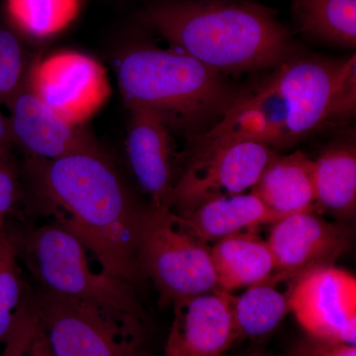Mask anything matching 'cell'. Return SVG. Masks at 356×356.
<instances>
[{"label": "cell", "instance_id": "25", "mask_svg": "<svg viewBox=\"0 0 356 356\" xmlns=\"http://www.w3.org/2000/svg\"><path fill=\"white\" fill-rule=\"evenodd\" d=\"M37 325L38 318L33 309L30 294H25L0 356H28Z\"/></svg>", "mask_w": 356, "mask_h": 356}, {"label": "cell", "instance_id": "29", "mask_svg": "<svg viewBox=\"0 0 356 356\" xmlns=\"http://www.w3.org/2000/svg\"><path fill=\"white\" fill-rule=\"evenodd\" d=\"M163 356H191L184 350L179 339L172 329H170L168 343H166L165 355Z\"/></svg>", "mask_w": 356, "mask_h": 356}, {"label": "cell", "instance_id": "12", "mask_svg": "<svg viewBox=\"0 0 356 356\" xmlns=\"http://www.w3.org/2000/svg\"><path fill=\"white\" fill-rule=\"evenodd\" d=\"M6 105L13 142L37 159L53 161L72 154L102 153L88 133L51 111L26 81Z\"/></svg>", "mask_w": 356, "mask_h": 356}, {"label": "cell", "instance_id": "24", "mask_svg": "<svg viewBox=\"0 0 356 356\" xmlns=\"http://www.w3.org/2000/svg\"><path fill=\"white\" fill-rule=\"evenodd\" d=\"M356 110V57L339 60L332 86L327 123L351 118Z\"/></svg>", "mask_w": 356, "mask_h": 356}, {"label": "cell", "instance_id": "2", "mask_svg": "<svg viewBox=\"0 0 356 356\" xmlns=\"http://www.w3.org/2000/svg\"><path fill=\"white\" fill-rule=\"evenodd\" d=\"M144 19L178 50L222 74L275 67L289 54V32L259 4L177 0L152 7Z\"/></svg>", "mask_w": 356, "mask_h": 356}, {"label": "cell", "instance_id": "7", "mask_svg": "<svg viewBox=\"0 0 356 356\" xmlns=\"http://www.w3.org/2000/svg\"><path fill=\"white\" fill-rule=\"evenodd\" d=\"M140 262L145 277L151 278L158 289L161 303L175 305L220 289L209 245L185 228L168 208L147 207Z\"/></svg>", "mask_w": 356, "mask_h": 356}, {"label": "cell", "instance_id": "31", "mask_svg": "<svg viewBox=\"0 0 356 356\" xmlns=\"http://www.w3.org/2000/svg\"><path fill=\"white\" fill-rule=\"evenodd\" d=\"M11 165L9 163L8 156L6 152L0 151V170L3 168H10Z\"/></svg>", "mask_w": 356, "mask_h": 356}, {"label": "cell", "instance_id": "14", "mask_svg": "<svg viewBox=\"0 0 356 356\" xmlns=\"http://www.w3.org/2000/svg\"><path fill=\"white\" fill-rule=\"evenodd\" d=\"M234 295L215 291L175 304L172 329L191 356H222L238 341Z\"/></svg>", "mask_w": 356, "mask_h": 356}, {"label": "cell", "instance_id": "15", "mask_svg": "<svg viewBox=\"0 0 356 356\" xmlns=\"http://www.w3.org/2000/svg\"><path fill=\"white\" fill-rule=\"evenodd\" d=\"M177 216L185 228L207 243L284 218L252 192L210 199Z\"/></svg>", "mask_w": 356, "mask_h": 356}, {"label": "cell", "instance_id": "30", "mask_svg": "<svg viewBox=\"0 0 356 356\" xmlns=\"http://www.w3.org/2000/svg\"><path fill=\"white\" fill-rule=\"evenodd\" d=\"M11 142H13V140L8 118L4 117L0 111V151L6 152L7 153Z\"/></svg>", "mask_w": 356, "mask_h": 356}, {"label": "cell", "instance_id": "33", "mask_svg": "<svg viewBox=\"0 0 356 356\" xmlns=\"http://www.w3.org/2000/svg\"><path fill=\"white\" fill-rule=\"evenodd\" d=\"M137 356H153V355H152L151 353H149V351H147L146 350H143Z\"/></svg>", "mask_w": 356, "mask_h": 356}, {"label": "cell", "instance_id": "26", "mask_svg": "<svg viewBox=\"0 0 356 356\" xmlns=\"http://www.w3.org/2000/svg\"><path fill=\"white\" fill-rule=\"evenodd\" d=\"M287 356H356V346L306 334L295 341Z\"/></svg>", "mask_w": 356, "mask_h": 356}, {"label": "cell", "instance_id": "10", "mask_svg": "<svg viewBox=\"0 0 356 356\" xmlns=\"http://www.w3.org/2000/svg\"><path fill=\"white\" fill-rule=\"evenodd\" d=\"M353 241L350 226L329 222L316 212L283 218L273 224L266 240L275 267L266 283H291L314 269L334 266L353 247Z\"/></svg>", "mask_w": 356, "mask_h": 356}, {"label": "cell", "instance_id": "28", "mask_svg": "<svg viewBox=\"0 0 356 356\" xmlns=\"http://www.w3.org/2000/svg\"><path fill=\"white\" fill-rule=\"evenodd\" d=\"M28 356H54L50 346H49L48 339H47L46 334L39 322L37 325L36 332L33 337Z\"/></svg>", "mask_w": 356, "mask_h": 356}, {"label": "cell", "instance_id": "27", "mask_svg": "<svg viewBox=\"0 0 356 356\" xmlns=\"http://www.w3.org/2000/svg\"><path fill=\"white\" fill-rule=\"evenodd\" d=\"M17 199V182L13 166L0 170V238L8 233L7 218Z\"/></svg>", "mask_w": 356, "mask_h": 356}, {"label": "cell", "instance_id": "3", "mask_svg": "<svg viewBox=\"0 0 356 356\" xmlns=\"http://www.w3.org/2000/svg\"><path fill=\"white\" fill-rule=\"evenodd\" d=\"M339 60H287L257 88L236 96L209 131L192 137L191 156L234 140L290 147L327 124Z\"/></svg>", "mask_w": 356, "mask_h": 356}, {"label": "cell", "instance_id": "5", "mask_svg": "<svg viewBox=\"0 0 356 356\" xmlns=\"http://www.w3.org/2000/svg\"><path fill=\"white\" fill-rule=\"evenodd\" d=\"M13 238L18 254L25 255L42 289L83 300L147 323L146 311L133 285L103 269L91 268L88 250L67 229L53 222L30 229L22 238Z\"/></svg>", "mask_w": 356, "mask_h": 356}, {"label": "cell", "instance_id": "11", "mask_svg": "<svg viewBox=\"0 0 356 356\" xmlns=\"http://www.w3.org/2000/svg\"><path fill=\"white\" fill-rule=\"evenodd\" d=\"M289 312L307 334L356 346V280L334 266L290 283Z\"/></svg>", "mask_w": 356, "mask_h": 356}, {"label": "cell", "instance_id": "22", "mask_svg": "<svg viewBox=\"0 0 356 356\" xmlns=\"http://www.w3.org/2000/svg\"><path fill=\"white\" fill-rule=\"evenodd\" d=\"M18 250L10 233L0 238V348L8 337L25 294L17 269Z\"/></svg>", "mask_w": 356, "mask_h": 356}, {"label": "cell", "instance_id": "21", "mask_svg": "<svg viewBox=\"0 0 356 356\" xmlns=\"http://www.w3.org/2000/svg\"><path fill=\"white\" fill-rule=\"evenodd\" d=\"M81 3V0H7V10L23 32L44 38L67 27Z\"/></svg>", "mask_w": 356, "mask_h": 356}, {"label": "cell", "instance_id": "6", "mask_svg": "<svg viewBox=\"0 0 356 356\" xmlns=\"http://www.w3.org/2000/svg\"><path fill=\"white\" fill-rule=\"evenodd\" d=\"M33 309L54 356H137L147 323L83 300L39 290Z\"/></svg>", "mask_w": 356, "mask_h": 356}, {"label": "cell", "instance_id": "4", "mask_svg": "<svg viewBox=\"0 0 356 356\" xmlns=\"http://www.w3.org/2000/svg\"><path fill=\"white\" fill-rule=\"evenodd\" d=\"M117 77L127 107L154 110L170 129L196 130L222 117L236 97L222 74L178 49H133Z\"/></svg>", "mask_w": 356, "mask_h": 356}, {"label": "cell", "instance_id": "32", "mask_svg": "<svg viewBox=\"0 0 356 356\" xmlns=\"http://www.w3.org/2000/svg\"><path fill=\"white\" fill-rule=\"evenodd\" d=\"M245 356H269L267 355L266 350L264 348H255V350L250 351Z\"/></svg>", "mask_w": 356, "mask_h": 356}, {"label": "cell", "instance_id": "13", "mask_svg": "<svg viewBox=\"0 0 356 356\" xmlns=\"http://www.w3.org/2000/svg\"><path fill=\"white\" fill-rule=\"evenodd\" d=\"M127 154L131 168L152 207L170 209L175 178L170 127L154 110L128 107Z\"/></svg>", "mask_w": 356, "mask_h": 356}, {"label": "cell", "instance_id": "23", "mask_svg": "<svg viewBox=\"0 0 356 356\" xmlns=\"http://www.w3.org/2000/svg\"><path fill=\"white\" fill-rule=\"evenodd\" d=\"M22 47L17 36L0 28V107L7 104L23 83Z\"/></svg>", "mask_w": 356, "mask_h": 356}, {"label": "cell", "instance_id": "18", "mask_svg": "<svg viewBox=\"0 0 356 356\" xmlns=\"http://www.w3.org/2000/svg\"><path fill=\"white\" fill-rule=\"evenodd\" d=\"M316 213H327L339 222L355 216L356 149L355 145L337 144L314 161Z\"/></svg>", "mask_w": 356, "mask_h": 356}, {"label": "cell", "instance_id": "8", "mask_svg": "<svg viewBox=\"0 0 356 356\" xmlns=\"http://www.w3.org/2000/svg\"><path fill=\"white\" fill-rule=\"evenodd\" d=\"M275 154L266 144L241 140L192 156L173 187L170 210L175 208L179 210L175 214H181L210 199L245 193Z\"/></svg>", "mask_w": 356, "mask_h": 356}, {"label": "cell", "instance_id": "1", "mask_svg": "<svg viewBox=\"0 0 356 356\" xmlns=\"http://www.w3.org/2000/svg\"><path fill=\"white\" fill-rule=\"evenodd\" d=\"M31 170L55 224L76 236L103 270L133 286L146 278L140 242L147 208L138 204L104 154L37 159Z\"/></svg>", "mask_w": 356, "mask_h": 356}, {"label": "cell", "instance_id": "20", "mask_svg": "<svg viewBox=\"0 0 356 356\" xmlns=\"http://www.w3.org/2000/svg\"><path fill=\"white\" fill-rule=\"evenodd\" d=\"M234 316L238 339H259L276 329L289 312L288 296L269 283L248 287L234 297Z\"/></svg>", "mask_w": 356, "mask_h": 356}, {"label": "cell", "instance_id": "19", "mask_svg": "<svg viewBox=\"0 0 356 356\" xmlns=\"http://www.w3.org/2000/svg\"><path fill=\"white\" fill-rule=\"evenodd\" d=\"M300 29L339 46H356V0H293Z\"/></svg>", "mask_w": 356, "mask_h": 356}, {"label": "cell", "instance_id": "17", "mask_svg": "<svg viewBox=\"0 0 356 356\" xmlns=\"http://www.w3.org/2000/svg\"><path fill=\"white\" fill-rule=\"evenodd\" d=\"M210 254L218 286L229 293L267 282L275 267L268 243L254 229L217 241Z\"/></svg>", "mask_w": 356, "mask_h": 356}, {"label": "cell", "instance_id": "9", "mask_svg": "<svg viewBox=\"0 0 356 356\" xmlns=\"http://www.w3.org/2000/svg\"><path fill=\"white\" fill-rule=\"evenodd\" d=\"M26 83L51 111L79 127L102 108L111 93L106 70L76 51H62L41 60Z\"/></svg>", "mask_w": 356, "mask_h": 356}, {"label": "cell", "instance_id": "16", "mask_svg": "<svg viewBox=\"0 0 356 356\" xmlns=\"http://www.w3.org/2000/svg\"><path fill=\"white\" fill-rule=\"evenodd\" d=\"M269 209L282 217L316 212L314 161L303 152L275 154L252 188Z\"/></svg>", "mask_w": 356, "mask_h": 356}]
</instances>
